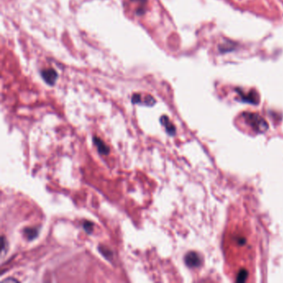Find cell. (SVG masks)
<instances>
[{
    "instance_id": "8",
    "label": "cell",
    "mask_w": 283,
    "mask_h": 283,
    "mask_svg": "<svg viewBox=\"0 0 283 283\" xmlns=\"http://www.w3.org/2000/svg\"><path fill=\"white\" fill-rule=\"evenodd\" d=\"M83 228L86 230L87 233H92V232L93 231V228H94V224L92 222H89V221H85L84 224H83Z\"/></svg>"
},
{
    "instance_id": "9",
    "label": "cell",
    "mask_w": 283,
    "mask_h": 283,
    "mask_svg": "<svg viewBox=\"0 0 283 283\" xmlns=\"http://www.w3.org/2000/svg\"><path fill=\"white\" fill-rule=\"evenodd\" d=\"M99 251L101 252V254L103 256H105V257H107V258H110V257H111L112 256V252L107 249L106 247H103V246H100L99 247Z\"/></svg>"
},
{
    "instance_id": "3",
    "label": "cell",
    "mask_w": 283,
    "mask_h": 283,
    "mask_svg": "<svg viewBox=\"0 0 283 283\" xmlns=\"http://www.w3.org/2000/svg\"><path fill=\"white\" fill-rule=\"evenodd\" d=\"M42 77H43V80L45 81L48 85L52 86L56 82L57 77H58V75H57V72L55 71L54 69L48 68L42 71Z\"/></svg>"
},
{
    "instance_id": "10",
    "label": "cell",
    "mask_w": 283,
    "mask_h": 283,
    "mask_svg": "<svg viewBox=\"0 0 283 283\" xmlns=\"http://www.w3.org/2000/svg\"><path fill=\"white\" fill-rule=\"evenodd\" d=\"M140 101H141V96H140V95H133V96H132V102L134 103V104H136V103H140Z\"/></svg>"
},
{
    "instance_id": "7",
    "label": "cell",
    "mask_w": 283,
    "mask_h": 283,
    "mask_svg": "<svg viewBox=\"0 0 283 283\" xmlns=\"http://www.w3.org/2000/svg\"><path fill=\"white\" fill-rule=\"evenodd\" d=\"M247 275H248V273H247L246 270H241L240 272H238V274H237V281H238V282L245 281L247 278Z\"/></svg>"
},
{
    "instance_id": "12",
    "label": "cell",
    "mask_w": 283,
    "mask_h": 283,
    "mask_svg": "<svg viewBox=\"0 0 283 283\" xmlns=\"http://www.w3.org/2000/svg\"><path fill=\"white\" fill-rule=\"evenodd\" d=\"M133 1H142V2H145V0H133Z\"/></svg>"
},
{
    "instance_id": "11",
    "label": "cell",
    "mask_w": 283,
    "mask_h": 283,
    "mask_svg": "<svg viewBox=\"0 0 283 283\" xmlns=\"http://www.w3.org/2000/svg\"><path fill=\"white\" fill-rule=\"evenodd\" d=\"M10 281H17V282L18 281L16 280V279H7V280L3 281V282H9Z\"/></svg>"
},
{
    "instance_id": "4",
    "label": "cell",
    "mask_w": 283,
    "mask_h": 283,
    "mask_svg": "<svg viewBox=\"0 0 283 283\" xmlns=\"http://www.w3.org/2000/svg\"><path fill=\"white\" fill-rule=\"evenodd\" d=\"M93 142H94L95 145L96 146L98 151H99V153H100V154L106 155V154H108L109 153H110L109 147L106 145V144H105V142H104L101 139L98 138L97 136H94V138H93Z\"/></svg>"
},
{
    "instance_id": "6",
    "label": "cell",
    "mask_w": 283,
    "mask_h": 283,
    "mask_svg": "<svg viewBox=\"0 0 283 283\" xmlns=\"http://www.w3.org/2000/svg\"><path fill=\"white\" fill-rule=\"evenodd\" d=\"M23 234L27 237V239L32 240L37 237L38 231L37 230V228H27L23 230Z\"/></svg>"
},
{
    "instance_id": "5",
    "label": "cell",
    "mask_w": 283,
    "mask_h": 283,
    "mask_svg": "<svg viewBox=\"0 0 283 283\" xmlns=\"http://www.w3.org/2000/svg\"><path fill=\"white\" fill-rule=\"evenodd\" d=\"M160 122L162 124V126H164V128H165L166 131H167L168 134H170V135H174L175 134V131H176L175 126L172 124V122L169 120L168 116L163 115L162 117L160 118Z\"/></svg>"
},
{
    "instance_id": "2",
    "label": "cell",
    "mask_w": 283,
    "mask_h": 283,
    "mask_svg": "<svg viewBox=\"0 0 283 283\" xmlns=\"http://www.w3.org/2000/svg\"><path fill=\"white\" fill-rule=\"evenodd\" d=\"M184 262L189 267H198L201 264V258L195 252H189L185 255Z\"/></svg>"
},
{
    "instance_id": "1",
    "label": "cell",
    "mask_w": 283,
    "mask_h": 283,
    "mask_svg": "<svg viewBox=\"0 0 283 283\" xmlns=\"http://www.w3.org/2000/svg\"><path fill=\"white\" fill-rule=\"evenodd\" d=\"M243 117L247 125L257 133H262L268 129V125L262 116L255 113H244Z\"/></svg>"
}]
</instances>
